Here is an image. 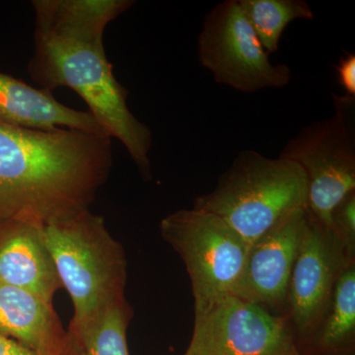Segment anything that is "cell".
<instances>
[{"label": "cell", "mask_w": 355, "mask_h": 355, "mask_svg": "<svg viewBox=\"0 0 355 355\" xmlns=\"http://www.w3.org/2000/svg\"><path fill=\"white\" fill-rule=\"evenodd\" d=\"M132 311L128 302L109 311L79 342L86 355H130L127 330Z\"/></svg>", "instance_id": "obj_17"}, {"label": "cell", "mask_w": 355, "mask_h": 355, "mask_svg": "<svg viewBox=\"0 0 355 355\" xmlns=\"http://www.w3.org/2000/svg\"><path fill=\"white\" fill-rule=\"evenodd\" d=\"M188 355H300L288 320L229 296L195 317Z\"/></svg>", "instance_id": "obj_8"}, {"label": "cell", "mask_w": 355, "mask_h": 355, "mask_svg": "<svg viewBox=\"0 0 355 355\" xmlns=\"http://www.w3.org/2000/svg\"><path fill=\"white\" fill-rule=\"evenodd\" d=\"M300 355H355V263L340 275L328 307L299 347Z\"/></svg>", "instance_id": "obj_15"}, {"label": "cell", "mask_w": 355, "mask_h": 355, "mask_svg": "<svg viewBox=\"0 0 355 355\" xmlns=\"http://www.w3.org/2000/svg\"><path fill=\"white\" fill-rule=\"evenodd\" d=\"M354 263L334 231L318 221L308 209L307 225L292 268L284 314L298 352L328 307L340 275Z\"/></svg>", "instance_id": "obj_9"}, {"label": "cell", "mask_w": 355, "mask_h": 355, "mask_svg": "<svg viewBox=\"0 0 355 355\" xmlns=\"http://www.w3.org/2000/svg\"><path fill=\"white\" fill-rule=\"evenodd\" d=\"M330 118L303 128L282 149L279 157L297 163L307 178V207L318 221L331 228V214L355 191V139L347 119L354 102L333 95Z\"/></svg>", "instance_id": "obj_6"}, {"label": "cell", "mask_w": 355, "mask_h": 355, "mask_svg": "<svg viewBox=\"0 0 355 355\" xmlns=\"http://www.w3.org/2000/svg\"><path fill=\"white\" fill-rule=\"evenodd\" d=\"M0 123L32 130L69 128L111 137L89 112L69 108L50 91L3 72H0Z\"/></svg>", "instance_id": "obj_13"}, {"label": "cell", "mask_w": 355, "mask_h": 355, "mask_svg": "<svg viewBox=\"0 0 355 355\" xmlns=\"http://www.w3.org/2000/svg\"><path fill=\"white\" fill-rule=\"evenodd\" d=\"M0 355H39L0 334ZM83 355H86L84 354Z\"/></svg>", "instance_id": "obj_20"}, {"label": "cell", "mask_w": 355, "mask_h": 355, "mask_svg": "<svg viewBox=\"0 0 355 355\" xmlns=\"http://www.w3.org/2000/svg\"><path fill=\"white\" fill-rule=\"evenodd\" d=\"M331 229L350 260L355 261V191L347 193L331 211Z\"/></svg>", "instance_id": "obj_18"}, {"label": "cell", "mask_w": 355, "mask_h": 355, "mask_svg": "<svg viewBox=\"0 0 355 355\" xmlns=\"http://www.w3.org/2000/svg\"><path fill=\"white\" fill-rule=\"evenodd\" d=\"M198 55L217 83L239 92L282 88L291 80L288 65L270 62L238 0H225L205 15Z\"/></svg>", "instance_id": "obj_7"}, {"label": "cell", "mask_w": 355, "mask_h": 355, "mask_svg": "<svg viewBox=\"0 0 355 355\" xmlns=\"http://www.w3.org/2000/svg\"><path fill=\"white\" fill-rule=\"evenodd\" d=\"M135 3L132 0H34V34L104 38L107 25Z\"/></svg>", "instance_id": "obj_14"}, {"label": "cell", "mask_w": 355, "mask_h": 355, "mask_svg": "<svg viewBox=\"0 0 355 355\" xmlns=\"http://www.w3.org/2000/svg\"><path fill=\"white\" fill-rule=\"evenodd\" d=\"M338 84L342 86L345 94L343 97L354 102L355 100V55L345 53L336 65Z\"/></svg>", "instance_id": "obj_19"}, {"label": "cell", "mask_w": 355, "mask_h": 355, "mask_svg": "<svg viewBox=\"0 0 355 355\" xmlns=\"http://www.w3.org/2000/svg\"><path fill=\"white\" fill-rule=\"evenodd\" d=\"M42 89H72L87 104L89 113L110 137L127 149L146 181L153 178L149 151L153 133L128 109L127 89L114 76L104 38H73L34 34V53L28 65Z\"/></svg>", "instance_id": "obj_2"}, {"label": "cell", "mask_w": 355, "mask_h": 355, "mask_svg": "<svg viewBox=\"0 0 355 355\" xmlns=\"http://www.w3.org/2000/svg\"><path fill=\"white\" fill-rule=\"evenodd\" d=\"M238 3L268 55L279 51L282 34L292 21L314 18L304 0H238Z\"/></svg>", "instance_id": "obj_16"}, {"label": "cell", "mask_w": 355, "mask_h": 355, "mask_svg": "<svg viewBox=\"0 0 355 355\" xmlns=\"http://www.w3.org/2000/svg\"><path fill=\"white\" fill-rule=\"evenodd\" d=\"M160 232L188 270L196 317L233 295L249 250L234 229L216 214L191 209L163 218Z\"/></svg>", "instance_id": "obj_5"}, {"label": "cell", "mask_w": 355, "mask_h": 355, "mask_svg": "<svg viewBox=\"0 0 355 355\" xmlns=\"http://www.w3.org/2000/svg\"><path fill=\"white\" fill-rule=\"evenodd\" d=\"M43 226L22 218L0 221V284L53 302L62 286L44 244Z\"/></svg>", "instance_id": "obj_12"}, {"label": "cell", "mask_w": 355, "mask_h": 355, "mask_svg": "<svg viewBox=\"0 0 355 355\" xmlns=\"http://www.w3.org/2000/svg\"><path fill=\"white\" fill-rule=\"evenodd\" d=\"M307 219V207L293 210L250 245L233 296L284 316L292 268Z\"/></svg>", "instance_id": "obj_10"}, {"label": "cell", "mask_w": 355, "mask_h": 355, "mask_svg": "<svg viewBox=\"0 0 355 355\" xmlns=\"http://www.w3.org/2000/svg\"><path fill=\"white\" fill-rule=\"evenodd\" d=\"M0 334L39 355L86 354L65 331L53 302L38 294L0 284Z\"/></svg>", "instance_id": "obj_11"}, {"label": "cell", "mask_w": 355, "mask_h": 355, "mask_svg": "<svg viewBox=\"0 0 355 355\" xmlns=\"http://www.w3.org/2000/svg\"><path fill=\"white\" fill-rule=\"evenodd\" d=\"M307 178L297 163L245 150L193 209L220 217L250 246L282 217L307 207Z\"/></svg>", "instance_id": "obj_4"}, {"label": "cell", "mask_w": 355, "mask_h": 355, "mask_svg": "<svg viewBox=\"0 0 355 355\" xmlns=\"http://www.w3.org/2000/svg\"><path fill=\"white\" fill-rule=\"evenodd\" d=\"M112 167L111 137L0 123V221L44 225L89 209Z\"/></svg>", "instance_id": "obj_1"}, {"label": "cell", "mask_w": 355, "mask_h": 355, "mask_svg": "<svg viewBox=\"0 0 355 355\" xmlns=\"http://www.w3.org/2000/svg\"><path fill=\"white\" fill-rule=\"evenodd\" d=\"M43 237L62 287L73 304L69 331L77 342L110 310L127 302V260L103 217L89 209L43 226Z\"/></svg>", "instance_id": "obj_3"}, {"label": "cell", "mask_w": 355, "mask_h": 355, "mask_svg": "<svg viewBox=\"0 0 355 355\" xmlns=\"http://www.w3.org/2000/svg\"><path fill=\"white\" fill-rule=\"evenodd\" d=\"M184 355H188V354H184Z\"/></svg>", "instance_id": "obj_21"}]
</instances>
